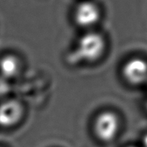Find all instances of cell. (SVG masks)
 Returning a JSON list of instances; mask_svg holds the SVG:
<instances>
[{
    "label": "cell",
    "instance_id": "obj_3",
    "mask_svg": "<svg viewBox=\"0 0 147 147\" xmlns=\"http://www.w3.org/2000/svg\"><path fill=\"white\" fill-rule=\"evenodd\" d=\"M122 74L130 85H142L147 82V62L141 58L131 59L123 65Z\"/></svg>",
    "mask_w": 147,
    "mask_h": 147
},
{
    "label": "cell",
    "instance_id": "obj_2",
    "mask_svg": "<svg viewBox=\"0 0 147 147\" xmlns=\"http://www.w3.org/2000/svg\"><path fill=\"white\" fill-rule=\"evenodd\" d=\"M94 133L104 142L114 140L120 129V120L115 112L105 111L96 116L93 125Z\"/></svg>",
    "mask_w": 147,
    "mask_h": 147
},
{
    "label": "cell",
    "instance_id": "obj_7",
    "mask_svg": "<svg viewBox=\"0 0 147 147\" xmlns=\"http://www.w3.org/2000/svg\"><path fill=\"white\" fill-rule=\"evenodd\" d=\"M9 91V84L7 80L0 76V97L4 96Z\"/></svg>",
    "mask_w": 147,
    "mask_h": 147
},
{
    "label": "cell",
    "instance_id": "obj_8",
    "mask_svg": "<svg viewBox=\"0 0 147 147\" xmlns=\"http://www.w3.org/2000/svg\"><path fill=\"white\" fill-rule=\"evenodd\" d=\"M130 147H134V146H130Z\"/></svg>",
    "mask_w": 147,
    "mask_h": 147
},
{
    "label": "cell",
    "instance_id": "obj_1",
    "mask_svg": "<svg viewBox=\"0 0 147 147\" xmlns=\"http://www.w3.org/2000/svg\"><path fill=\"white\" fill-rule=\"evenodd\" d=\"M105 48V40L102 36L96 32H88L81 37L70 57L74 63L78 61L92 63L102 56Z\"/></svg>",
    "mask_w": 147,
    "mask_h": 147
},
{
    "label": "cell",
    "instance_id": "obj_4",
    "mask_svg": "<svg viewBox=\"0 0 147 147\" xmlns=\"http://www.w3.org/2000/svg\"><path fill=\"white\" fill-rule=\"evenodd\" d=\"M24 110L22 104L15 100H8L0 104V126L10 127L22 118Z\"/></svg>",
    "mask_w": 147,
    "mask_h": 147
},
{
    "label": "cell",
    "instance_id": "obj_6",
    "mask_svg": "<svg viewBox=\"0 0 147 147\" xmlns=\"http://www.w3.org/2000/svg\"><path fill=\"white\" fill-rule=\"evenodd\" d=\"M20 68V61L13 55H7L0 59V76L6 80L15 77Z\"/></svg>",
    "mask_w": 147,
    "mask_h": 147
},
{
    "label": "cell",
    "instance_id": "obj_5",
    "mask_svg": "<svg viewBox=\"0 0 147 147\" xmlns=\"http://www.w3.org/2000/svg\"><path fill=\"white\" fill-rule=\"evenodd\" d=\"M74 19L78 26L90 27L94 26L100 19V10L91 2H84L78 6L74 13Z\"/></svg>",
    "mask_w": 147,
    "mask_h": 147
}]
</instances>
